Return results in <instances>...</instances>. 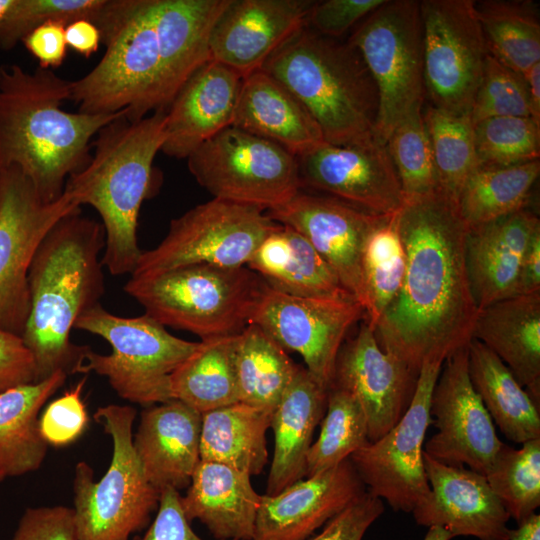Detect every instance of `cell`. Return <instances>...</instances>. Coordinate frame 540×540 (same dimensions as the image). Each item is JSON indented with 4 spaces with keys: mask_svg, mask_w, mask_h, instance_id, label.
Listing matches in <instances>:
<instances>
[{
    "mask_svg": "<svg viewBox=\"0 0 540 540\" xmlns=\"http://www.w3.org/2000/svg\"><path fill=\"white\" fill-rule=\"evenodd\" d=\"M79 209L65 191L44 202L17 167L0 173V329L22 337L30 312L28 272L36 251L60 219Z\"/></svg>",
    "mask_w": 540,
    "mask_h": 540,
    "instance_id": "13",
    "label": "cell"
},
{
    "mask_svg": "<svg viewBox=\"0 0 540 540\" xmlns=\"http://www.w3.org/2000/svg\"><path fill=\"white\" fill-rule=\"evenodd\" d=\"M102 224L81 209L60 219L45 236L28 272L30 312L22 339L33 356L35 382L58 371L83 374L89 346L70 335L85 312L105 292Z\"/></svg>",
    "mask_w": 540,
    "mask_h": 540,
    "instance_id": "3",
    "label": "cell"
},
{
    "mask_svg": "<svg viewBox=\"0 0 540 540\" xmlns=\"http://www.w3.org/2000/svg\"><path fill=\"white\" fill-rule=\"evenodd\" d=\"M237 335L203 339L172 373V399L200 414L239 402L235 372Z\"/></svg>",
    "mask_w": 540,
    "mask_h": 540,
    "instance_id": "35",
    "label": "cell"
},
{
    "mask_svg": "<svg viewBox=\"0 0 540 540\" xmlns=\"http://www.w3.org/2000/svg\"><path fill=\"white\" fill-rule=\"evenodd\" d=\"M397 227L406 255L399 293L374 332L380 347L419 373L472 339L478 308L465 263L468 226L439 190L404 201Z\"/></svg>",
    "mask_w": 540,
    "mask_h": 540,
    "instance_id": "1",
    "label": "cell"
},
{
    "mask_svg": "<svg viewBox=\"0 0 540 540\" xmlns=\"http://www.w3.org/2000/svg\"><path fill=\"white\" fill-rule=\"evenodd\" d=\"M442 364L425 363L401 419L381 438L349 457L366 490L394 511L411 513L430 492L423 460L424 442L432 422L431 396Z\"/></svg>",
    "mask_w": 540,
    "mask_h": 540,
    "instance_id": "15",
    "label": "cell"
},
{
    "mask_svg": "<svg viewBox=\"0 0 540 540\" xmlns=\"http://www.w3.org/2000/svg\"><path fill=\"white\" fill-rule=\"evenodd\" d=\"M312 0H230L212 28L210 58L245 77L308 26Z\"/></svg>",
    "mask_w": 540,
    "mask_h": 540,
    "instance_id": "22",
    "label": "cell"
},
{
    "mask_svg": "<svg viewBox=\"0 0 540 540\" xmlns=\"http://www.w3.org/2000/svg\"><path fill=\"white\" fill-rule=\"evenodd\" d=\"M106 0H13L0 28V48L9 50L47 22L66 26L79 19L95 22Z\"/></svg>",
    "mask_w": 540,
    "mask_h": 540,
    "instance_id": "46",
    "label": "cell"
},
{
    "mask_svg": "<svg viewBox=\"0 0 540 540\" xmlns=\"http://www.w3.org/2000/svg\"><path fill=\"white\" fill-rule=\"evenodd\" d=\"M202 415L171 399L144 409L133 445L148 482L161 493L188 488L201 461Z\"/></svg>",
    "mask_w": 540,
    "mask_h": 540,
    "instance_id": "25",
    "label": "cell"
},
{
    "mask_svg": "<svg viewBox=\"0 0 540 540\" xmlns=\"http://www.w3.org/2000/svg\"><path fill=\"white\" fill-rule=\"evenodd\" d=\"M299 367L257 325L248 324L237 335L235 372L239 402L273 412Z\"/></svg>",
    "mask_w": 540,
    "mask_h": 540,
    "instance_id": "36",
    "label": "cell"
},
{
    "mask_svg": "<svg viewBox=\"0 0 540 540\" xmlns=\"http://www.w3.org/2000/svg\"><path fill=\"white\" fill-rule=\"evenodd\" d=\"M350 459L261 495L252 540H307L366 492Z\"/></svg>",
    "mask_w": 540,
    "mask_h": 540,
    "instance_id": "23",
    "label": "cell"
},
{
    "mask_svg": "<svg viewBox=\"0 0 540 540\" xmlns=\"http://www.w3.org/2000/svg\"><path fill=\"white\" fill-rule=\"evenodd\" d=\"M365 317L355 299L289 295L263 281L249 324L263 329L285 350L298 353L307 371L329 389L340 348L352 326Z\"/></svg>",
    "mask_w": 540,
    "mask_h": 540,
    "instance_id": "16",
    "label": "cell"
},
{
    "mask_svg": "<svg viewBox=\"0 0 540 540\" xmlns=\"http://www.w3.org/2000/svg\"><path fill=\"white\" fill-rule=\"evenodd\" d=\"M429 495L411 512L418 525L441 527L453 537L509 540L510 516L485 475L441 463L424 452Z\"/></svg>",
    "mask_w": 540,
    "mask_h": 540,
    "instance_id": "21",
    "label": "cell"
},
{
    "mask_svg": "<svg viewBox=\"0 0 540 540\" xmlns=\"http://www.w3.org/2000/svg\"><path fill=\"white\" fill-rule=\"evenodd\" d=\"M66 378L58 371L43 381L0 392V471L5 476L24 475L42 465L48 444L40 435L38 416Z\"/></svg>",
    "mask_w": 540,
    "mask_h": 540,
    "instance_id": "32",
    "label": "cell"
},
{
    "mask_svg": "<svg viewBox=\"0 0 540 540\" xmlns=\"http://www.w3.org/2000/svg\"><path fill=\"white\" fill-rule=\"evenodd\" d=\"M512 529L509 540H540V515L535 513Z\"/></svg>",
    "mask_w": 540,
    "mask_h": 540,
    "instance_id": "57",
    "label": "cell"
},
{
    "mask_svg": "<svg viewBox=\"0 0 540 540\" xmlns=\"http://www.w3.org/2000/svg\"><path fill=\"white\" fill-rule=\"evenodd\" d=\"M386 147L394 164L404 201L438 190L432 148L423 119V104L393 129Z\"/></svg>",
    "mask_w": 540,
    "mask_h": 540,
    "instance_id": "43",
    "label": "cell"
},
{
    "mask_svg": "<svg viewBox=\"0 0 540 540\" xmlns=\"http://www.w3.org/2000/svg\"><path fill=\"white\" fill-rule=\"evenodd\" d=\"M94 24L105 53L72 81L78 112L114 114L130 120L168 109L196 70L192 38L163 0H106Z\"/></svg>",
    "mask_w": 540,
    "mask_h": 540,
    "instance_id": "2",
    "label": "cell"
},
{
    "mask_svg": "<svg viewBox=\"0 0 540 540\" xmlns=\"http://www.w3.org/2000/svg\"><path fill=\"white\" fill-rule=\"evenodd\" d=\"M430 416L437 432L424 444V452L441 463L485 475L503 442L471 383L468 345L443 362L431 396Z\"/></svg>",
    "mask_w": 540,
    "mask_h": 540,
    "instance_id": "17",
    "label": "cell"
},
{
    "mask_svg": "<svg viewBox=\"0 0 540 540\" xmlns=\"http://www.w3.org/2000/svg\"><path fill=\"white\" fill-rule=\"evenodd\" d=\"M71 83L51 69L0 67V173L17 167L44 202L63 193L67 179L90 161L91 140L127 112H67Z\"/></svg>",
    "mask_w": 540,
    "mask_h": 540,
    "instance_id": "4",
    "label": "cell"
},
{
    "mask_svg": "<svg viewBox=\"0 0 540 540\" xmlns=\"http://www.w3.org/2000/svg\"><path fill=\"white\" fill-rule=\"evenodd\" d=\"M201 415V460L223 463L250 476L264 470L272 412L236 402Z\"/></svg>",
    "mask_w": 540,
    "mask_h": 540,
    "instance_id": "34",
    "label": "cell"
},
{
    "mask_svg": "<svg viewBox=\"0 0 540 540\" xmlns=\"http://www.w3.org/2000/svg\"><path fill=\"white\" fill-rule=\"evenodd\" d=\"M502 444L485 477L510 518L523 522L540 506V439Z\"/></svg>",
    "mask_w": 540,
    "mask_h": 540,
    "instance_id": "42",
    "label": "cell"
},
{
    "mask_svg": "<svg viewBox=\"0 0 540 540\" xmlns=\"http://www.w3.org/2000/svg\"><path fill=\"white\" fill-rule=\"evenodd\" d=\"M243 78L212 59L198 68L165 112L161 152L187 159L204 142L232 126Z\"/></svg>",
    "mask_w": 540,
    "mask_h": 540,
    "instance_id": "24",
    "label": "cell"
},
{
    "mask_svg": "<svg viewBox=\"0 0 540 540\" xmlns=\"http://www.w3.org/2000/svg\"><path fill=\"white\" fill-rule=\"evenodd\" d=\"M135 417L133 407L117 404L94 413L112 440V458L98 481L87 462L76 464L71 508L78 540H130L157 511L160 493L146 479L133 445Z\"/></svg>",
    "mask_w": 540,
    "mask_h": 540,
    "instance_id": "8",
    "label": "cell"
},
{
    "mask_svg": "<svg viewBox=\"0 0 540 540\" xmlns=\"http://www.w3.org/2000/svg\"><path fill=\"white\" fill-rule=\"evenodd\" d=\"M472 338L507 366L540 407V292L479 309Z\"/></svg>",
    "mask_w": 540,
    "mask_h": 540,
    "instance_id": "29",
    "label": "cell"
},
{
    "mask_svg": "<svg viewBox=\"0 0 540 540\" xmlns=\"http://www.w3.org/2000/svg\"><path fill=\"white\" fill-rule=\"evenodd\" d=\"M266 213L274 222L304 236L331 267L343 288L363 307V247L370 232L387 216L301 190Z\"/></svg>",
    "mask_w": 540,
    "mask_h": 540,
    "instance_id": "20",
    "label": "cell"
},
{
    "mask_svg": "<svg viewBox=\"0 0 540 540\" xmlns=\"http://www.w3.org/2000/svg\"><path fill=\"white\" fill-rule=\"evenodd\" d=\"M278 225L261 208L213 198L172 219L164 239L155 248L142 251L131 276L194 264L247 266Z\"/></svg>",
    "mask_w": 540,
    "mask_h": 540,
    "instance_id": "12",
    "label": "cell"
},
{
    "mask_svg": "<svg viewBox=\"0 0 540 540\" xmlns=\"http://www.w3.org/2000/svg\"><path fill=\"white\" fill-rule=\"evenodd\" d=\"M406 255L397 227V213L384 218L368 235L361 257L364 320L375 329L399 293Z\"/></svg>",
    "mask_w": 540,
    "mask_h": 540,
    "instance_id": "39",
    "label": "cell"
},
{
    "mask_svg": "<svg viewBox=\"0 0 540 540\" xmlns=\"http://www.w3.org/2000/svg\"><path fill=\"white\" fill-rule=\"evenodd\" d=\"M11 540H78L72 508L62 505L27 508Z\"/></svg>",
    "mask_w": 540,
    "mask_h": 540,
    "instance_id": "49",
    "label": "cell"
},
{
    "mask_svg": "<svg viewBox=\"0 0 540 540\" xmlns=\"http://www.w3.org/2000/svg\"><path fill=\"white\" fill-rule=\"evenodd\" d=\"M66 25L61 22H47L22 40L27 51L39 62V67L51 69L59 67L66 56Z\"/></svg>",
    "mask_w": 540,
    "mask_h": 540,
    "instance_id": "53",
    "label": "cell"
},
{
    "mask_svg": "<svg viewBox=\"0 0 540 540\" xmlns=\"http://www.w3.org/2000/svg\"><path fill=\"white\" fill-rule=\"evenodd\" d=\"M86 382L83 377L72 389L47 405L38 420L42 439L55 447L77 440L88 424V413L82 399Z\"/></svg>",
    "mask_w": 540,
    "mask_h": 540,
    "instance_id": "47",
    "label": "cell"
},
{
    "mask_svg": "<svg viewBox=\"0 0 540 540\" xmlns=\"http://www.w3.org/2000/svg\"><path fill=\"white\" fill-rule=\"evenodd\" d=\"M247 267L270 288L289 295L355 299L310 242L288 226L279 224L268 234Z\"/></svg>",
    "mask_w": 540,
    "mask_h": 540,
    "instance_id": "31",
    "label": "cell"
},
{
    "mask_svg": "<svg viewBox=\"0 0 540 540\" xmlns=\"http://www.w3.org/2000/svg\"><path fill=\"white\" fill-rule=\"evenodd\" d=\"M328 390L300 366L271 415L274 452L266 494L275 495L306 476V459L327 406Z\"/></svg>",
    "mask_w": 540,
    "mask_h": 540,
    "instance_id": "30",
    "label": "cell"
},
{
    "mask_svg": "<svg viewBox=\"0 0 540 540\" xmlns=\"http://www.w3.org/2000/svg\"><path fill=\"white\" fill-rule=\"evenodd\" d=\"M523 76L527 84L532 118L540 124V62L534 64Z\"/></svg>",
    "mask_w": 540,
    "mask_h": 540,
    "instance_id": "56",
    "label": "cell"
},
{
    "mask_svg": "<svg viewBox=\"0 0 540 540\" xmlns=\"http://www.w3.org/2000/svg\"><path fill=\"white\" fill-rule=\"evenodd\" d=\"M320 426L307 454L305 477L337 466L370 442L361 405L350 393L334 386L328 389Z\"/></svg>",
    "mask_w": 540,
    "mask_h": 540,
    "instance_id": "41",
    "label": "cell"
},
{
    "mask_svg": "<svg viewBox=\"0 0 540 540\" xmlns=\"http://www.w3.org/2000/svg\"><path fill=\"white\" fill-rule=\"evenodd\" d=\"M197 183L213 198L269 211L301 189L297 157L280 145L230 126L187 157Z\"/></svg>",
    "mask_w": 540,
    "mask_h": 540,
    "instance_id": "11",
    "label": "cell"
},
{
    "mask_svg": "<svg viewBox=\"0 0 540 540\" xmlns=\"http://www.w3.org/2000/svg\"><path fill=\"white\" fill-rule=\"evenodd\" d=\"M297 160L302 187L375 215L391 216L404 203L387 147L376 138L343 146L323 142Z\"/></svg>",
    "mask_w": 540,
    "mask_h": 540,
    "instance_id": "18",
    "label": "cell"
},
{
    "mask_svg": "<svg viewBox=\"0 0 540 540\" xmlns=\"http://www.w3.org/2000/svg\"><path fill=\"white\" fill-rule=\"evenodd\" d=\"M5 477H6L5 474L0 471V481H2Z\"/></svg>",
    "mask_w": 540,
    "mask_h": 540,
    "instance_id": "60",
    "label": "cell"
},
{
    "mask_svg": "<svg viewBox=\"0 0 540 540\" xmlns=\"http://www.w3.org/2000/svg\"><path fill=\"white\" fill-rule=\"evenodd\" d=\"M13 3V0H0V28Z\"/></svg>",
    "mask_w": 540,
    "mask_h": 540,
    "instance_id": "59",
    "label": "cell"
},
{
    "mask_svg": "<svg viewBox=\"0 0 540 540\" xmlns=\"http://www.w3.org/2000/svg\"><path fill=\"white\" fill-rule=\"evenodd\" d=\"M35 382V365L21 336L0 329V392Z\"/></svg>",
    "mask_w": 540,
    "mask_h": 540,
    "instance_id": "52",
    "label": "cell"
},
{
    "mask_svg": "<svg viewBox=\"0 0 540 540\" xmlns=\"http://www.w3.org/2000/svg\"><path fill=\"white\" fill-rule=\"evenodd\" d=\"M454 538L451 533L441 527H429L423 540H451Z\"/></svg>",
    "mask_w": 540,
    "mask_h": 540,
    "instance_id": "58",
    "label": "cell"
},
{
    "mask_svg": "<svg viewBox=\"0 0 540 540\" xmlns=\"http://www.w3.org/2000/svg\"><path fill=\"white\" fill-rule=\"evenodd\" d=\"M179 491L173 488L160 493L159 505L154 519L145 533L134 540H203L192 529L185 517Z\"/></svg>",
    "mask_w": 540,
    "mask_h": 540,
    "instance_id": "51",
    "label": "cell"
},
{
    "mask_svg": "<svg viewBox=\"0 0 540 540\" xmlns=\"http://www.w3.org/2000/svg\"><path fill=\"white\" fill-rule=\"evenodd\" d=\"M540 292V228L531 237L522 259L516 296Z\"/></svg>",
    "mask_w": 540,
    "mask_h": 540,
    "instance_id": "54",
    "label": "cell"
},
{
    "mask_svg": "<svg viewBox=\"0 0 540 540\" xmlns=\"http://www.w3.org/2000/svg\"><path fill=\"white\" fill-rule=\"evenodd\" d=\"M232 126L274 142L295 157L325 142L304 105L262 69L243 78Z\"/></svg>",
    "mask_w": 540,
    "mask_h": 540,
    "instance_id": "28",
    "label": "cell"
},
{
    "mask_svg": "<svg viewBox=\"0 0 540 540\" xmlns=\"http://www.w3.org/2000/svg\"><path fill=\"white\" fill-rule=\"evenodd\" d=\"M65 40L67 47L88 58L98 50L101 34L93 22L79 19L65 27Z\"/></svg>",
    "mask_w": 540,
    "mask_h": 540,
    "instance_id": "55",
    "label": "cell"
},
{
    "mask_svg": "<svg viewBox=\"0 0 540 540\" xmlns=\"http://www.w3.org/2000/svg\"><path fill=\"white\" fill-rule=\"evenodd\" d=\"M347 41L376 85L375 138L386 145L397 124L424 101L420 2L386 0L356 25Z\"/></svg>",
    "mask_w": 540,
    "mask_h": 540,
    "instance_id": "10",
    "label": "cell"
},
{
    "mask_svg": "<svg viewBox=\"0 0 540 540\" xmlns=\"http://www.w3.org/2000/svg\"><path fill=\"white\" fill-rule=\"evenodd\" d=\"M262 70L283 84L337 146L375 138L378 92L361 55L348 41L308 26L283 43Z\"/></svg>",
    "mask_w": 540,
    "mask_h": 540,
    "instance_id": "6",
    "label": "cell"
},
{
    "mask_svg": "<svg viewBox=\"0 0 540 540\" xmlns=\"http://www.w3.org/2000/svg\"><path fill=\"white\" fill-rule=\"evenodd\" d=\"M538 228L539 218L527 208L468 227L465 263L478 310L516 296L522 259Z\"/></svg>",
    "mask_w": 540,
    "mask_h": 540,
    "instance_id": "26",
    "label": "cell"
},
{
    "mask_svg": "<svg viewBox=\"0 0 540 540\" xmlns=\"http://www.w3.org/2000/svg\"><path fill=\"white\" fill-rule=\"evenodd\" d=\"M383 512V501L366 491L330 519L320 533L308 540H362Z\"/></svg>",
    "mask_w": 540,
    "mask_h": 540,
    "instance_id": "50",
    "label": "cell"
},
{
    "mask_svg": "<svg viewBox=\"0 0 540 540\" xmlns=\"http://www.w3.org/2000/svg\"><path fill=\"white\" fill-rule=\"evenodd\" d=\"M480 166L539 160L540 124L532 117H495L473 123Z\"/></svg>",
    "mask_w": 540,
    "mask_h": 540,
    "instance_id": "44",
    "label": "cell"
},
{
    "mask_svg": "<svg viewBox=\"0 0 540 540\" xmlns=\"http://www.w3.org/2000/svg\"><path fill=\"white\" fill-rule=\"evenodd\" d=\"M74 329L100 336L112 348L108 355L89 348L83 374L105 377L121 398L144 406L172 399L171 375L199 343L170 334L146 314L122 317L101 303L80 316Z\"/></svg>",
    "mask_w": 540,
    "mask_h": 540,
    "instance_id": "9",
    "label": "cell"
},
{
    "mask_svg": "<svg viewBox=\"0 0 540 540\" xmlns=\"http://www.w3.org/2000/svg\"><path fill=\"white\" fill-rule=\"evenodd\" d=\"M489 53L523 75L540 62V19L537 4L522 0L475 2Z\"/></svg>",
    "mask_w": 540,
    "mask_h": 540,
    "instance_id": "37",
    "label": "cell"
},
{
    "mask_svg": "<svg viewBox=\"0 0 540 540\" xmlns=\"http://www.w3.org/2000/svg\"><path fill=\"white\" fill-rule=\"evenodd\" d=\"M470 117L473 123L495 117H532L524 76L489 53L473 99Z\"/></svg>",
    "mask_w": 540,
    "mask_h": 540,
    "instance_id": "45",
    "label": "cell"
},
{
    "mask_svg": "<svg viewBox=\"0 0 540 540\" xmlns=\"http://www.w3.org/2000/svg\"><path fill=\"white\" fill-rule=\"evenodd\" d=\"M468 371L494 425L508 440L523 444L540 439V407L507 366L473 338L468 343Z\"/></svg>",
    "mask_w": 540,
    "mask_h": 540,
    "instance_id": "33",
    "label": "cell"
},
{
    "mask_svg": "<svg viewBox=\"0 0 540 540\" xmlns=\"http://www.w3.org/2000/svg\"><path fill=\"white\" fill-rule=\"evenodd\" d=\"M386 0L315 1L308 16V27L320 35L336 39L360 23Z\"/></svg>",
    "mask_w": 540,
    "mask_h": 540,
    "instance_id": "48",
    "label": "cell"
},
{
    "mask_svg": "<svg viewBox=\"0 0 540 540\" xmlns=\"http://www.w3.org/2000/svg\"><path fill=\"white\" fill-rule=\"evenodd\" d=\"M539 174V160L510 166H480L458 196L461 217L468 227H473L526 208Z\"/></svg>",
    "mask_w": 540,
    "mask_h": 540,
    "instance_id": "38",
    "label": "cell"
},
{
    "mask_svg": "<svg viewBox=\"0 0 540 540\" xmlns=\"http://www.w3.org/2000/svg\"><path fill=\"white\" fill-rule=\"evenodd\" d=\"M250 478L229 465L201 460L180 498L185 517L200 521L217 540H252L261 495Z\"/></svg>",
    "mask_w": 540,
    "mask_h": 540,
    "instance_id": "27",
    "label": "cell"
},
{
    "mask_svg": "<svg viewBox=\"0 0 540 540\" xmlns=\"http://www.w3.org/2000/svg\"><path fill=\"white\" fill-rule=\"evenodd\" d=\"M164 111L139 120L126 113L105 125L92 143L89 163L71 175L64 191L92 206L105 231L103 267L115 276L132 274L142 253L137 227L142 203L150 196L153 162L165 141Z\"/></svg>",
    "mask_w": 540,
    "mask_h": 540,
    "instance_id": "5",
    "label": "cell"
},
{
    "mask_svg": "<svg viewBox=\"0 0 540 540\" xmlns=\"http://www.w3.org/2000/svg\"><path fill=\"white\" fill-rule=\"evenodd\" d=\"M263 280L247 266L194 264L149 276H131L124 291L164 327L201 340L239 334Z\"/></svg>",
    "mask_w": 540,
    "mask_h": 540,
    "instance_id": "7",
    "label": "cell"
},
{
    "mask_svg": "<svg viewBox=\"0 0 540 540\" xmlns=\"http://www.w3.org/2000/svg\"><path fill=\"white\" fill-rule=\"evenodd\" d=\"M424 90L432 107L471 111L489 51L473 0L420 2Z\"/></svg>",
    "mask_w": 540,
    "mask_h": 540,
    "instance_id": "14",
    "label": "cell"
},
{
    "mask_svg": "<svg viewBox=\"0 0 540 540\" xmlns=\"http://www.w3.org/2000/svg\"><path fill=\"white\" fill-rule=\"evenodd\" d=\"M438 190L457 202L467 179L480 167L469 114H453L429 106L423 110Z\"/></svg>",
    "mask_w": 540,
    "mask_h": 540,
    "instance_id": "40",
    "label": "cell"
},
{
    "mask_svg": "<svg viewBox=\"0 0 540 540\" xmlns=\"http://www.w3.org/2000/svg\"><path fill=\"white\" fill-rule=\"evenodd\" d=\"M417 377V372L380 347L374 329L364 320L340 348L330 387L355 397L367 420L369 441L374 442L408 409Z\"/></svg>",
    "mask_w": 540,
    "mask_h": 540,
    "instance_id": "19",
    "label": "cell"
}]
</instances>
